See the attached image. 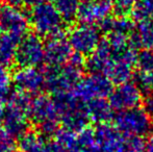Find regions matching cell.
I'll return each mask as SVG.
<instances>
[{
    "instance_id": "277c9868",
    "label": "cell",
    "mask_w": 153,
    "mask_h": 152,
    "mask_svg": "<svg viewBox=\"0 0 153 152\" xmlns=\"http://www.w3.org/2000/svg\"><path fill=\"white\" fill-rule=\"evenodd\" d=\"M82 69L69 63L62 66L46 65L43 69L46 90L52 94L72 92L82 79Z\"/></svg>"
},
{
    "instance_id": "d6a6232c",
    "label": "cell",
    "mask_w": 153,
    "mask_h": 152,
    "mask_svg": "<svg viewBox=\"0 0 153 152\" xmlns=\"http://www.w3.org/2000/svg\"><path fill=\"white\" fill-rule=\"evenodd\" d=\"M144 105H145V110L148 112L151 117H153V93L146 95V98L144 100Z\"/></svg>"
},
{
    "instance_id": "ac0fdd59",
    "label": "cell",
    "mask_w": 153,
    "mask_h": 152,
    "mask_svg": "<svg viewBox=\"0 0 153 152\" xmlns=\"http://www.w3.org/2000/svg\"><path fill=\"white\" fill-rule=\"evenodd\" d=\"M129 43L135 50L141 47L153 48V19L139 22L129 37Z\"/></svg>"
},
{
    "instance_id": "4316f807",
    "label": "cell",
    "mask_w": 153,
    "mask_h": 152,
    "mask_svg": "<svg viewBox=\"0 0 153 152\" xmlns=\"http://www.w3.org/2000/svg\"><path fill=\"white\" fill-rule=\"evenodd\" d=\"M135 66L140 72H153V49L143 48L137 53Z\"/></svg>"
},
{
    "instance_id": "9a60e30c",
    "label": "cell",
    "mask_w": 153,
    "mask_h": 152,
    "mask_svg": "<svg viewBox=\"0 0 153 152\" xmlns=\"http://www.w3.org/2000/svg\"><path fill=\"white\" fill-rule=\"evenodd\" d=\"M2 127L4 131L15 140L20 139L29 130L28 113L14 106L5 105V114Z\"/></svg>"
},
{
    "instance_id": "ba28073f",
    "label": "cell",
    "mask_w": 153,
    "mask_h": 152,
    "mask_svg": "<svg viewBox=\"0 0 153 152\" xmlns=\"http://www.w3.org/2000/svg\"><path fill=\"white\" fill-rule=\"evenodd\" d=\"M114 83L106 75L90 74L82 77L73 90V94L83 102L91 101L97 98H106L113 92Z\"/></svg>"
},
{
    "instance_id": "3957f363",
    "label": "cell",
    "mask_w": 153,
    "mask_h": 152,
    "mask_svg": "<svg viewBox=\"0 0 153 152\" xmlns=\"http://www.w3.org/2000/svg\"><path fill=\"white\" fill-rule=\"evenodd\" d=\"M28 19L36 35L47 39L62 35L67 24L59 10L49 1L32 7Z\"/></svg>"
},
{
    "instance_id": "d590c367",
    "label": "cell",
    "mask_w": 153,
    "mask_h": 152,
    "mask_svg": "<svg viewBox=\"0 0 153 152\" xmlns=\"http://www.w3.org/2000/svg\"><path fill=\"white\" fill-rule=\"evenodd\" d=\"M45 0H24V4L26 6H28V7H34V6L39 5V4H41L42 2H44Z\"/></svg>"
},
{
    "instance_id": "e575fe53",
    "label": "cell",
    "mask_w": 153,
    "mask_h": 152,
    "mask_svg": "<svg viewBox=\"0 0 153 152\" xmlns=\"http://www.w3.org/2000/svg\"><path fill=\"white\" fill-rule=\"evenodd\" d=\"M76 152H100L96 145L94 146H89V147H82V148H78Z\"/></svg>"
},
{
    "instance_id": "836d02e7",
    "label": "cell",
    "mask_w": 153,
    "mask_h": 152,
    "mask_svg": "<svg viewBox=\"0 0 153 152\" xmlns=\"http://www.w3.org/2000/svg\"><path fill=\"white\" fill-rule=\"evenodd\" d=\"M6 5L13 6V7L21 8L22 5H24V0H5Z\"/></svg>"
},
{
    "instance_id": "8992f818",
    "label": "cell",
    "mask_w": 153,
    "mask_h": 152,
    "mask_svg": "<svg viewBox=\"0 0 153 152\" xmlns=\"http://www.w3.org/2000/svg\"><path fill=\"white\" fill-rule=\"evenodd\" d=\"M45 61V43L36 33L22 38L17 49L16 62L19 68H40Z\"/></svg>"
},
{
    "instance_id": "5b68a950",
    "label": "cell",
    "mask_w": 153,
    "mask_h": 152,
    "mask_svg": "<svg viewBox=\"0 0 153 152\" xmlns=\"http://www.w3.org/2000/svg\"><path fill=\"white\" fill-rule=\"evenodd\" d=\"M114 125L123 136H144L153 130L152 117L145 108H135L118 112L114 116Z\"/></svg>"
},
{
    "instance_id": "8d00e7d4",
    "label": "cell",
    "mask_w": 153,
    "mask_h": 152,
    "mask_svg": "<svg viewBox=\"0 0 153 152\" xmlns=\"http://www.w3.org/2000/svg\"><path fill=\"white\" fill-rule=\"evenodd\" d=\"M4 114H5V104H4L3 101L0 100V127H1L2 123H3Z\"/></svg>"
},
{
    "instance_id": "cb8c5ba5",
    "label": "cell",
    "mask_w": 153,
    "mask_h": 152,
    "mask_svg": "<svg viewBox=\"0 0 153 152\" xmlns=\"http://www.w3.org/2000/svg\"><path fill=\"white\" fill-rule=\"evenodd\" d=\"M55 142L59 143L62 147L69 150L70 152H76L78 149L77 144V133L74 131L67 129V128H59V130L54 136Z\"/></svg>"
},
{
    "instance_id": "ab89813d",
    "label": "cell",
    "mask_w": 153,
    "mask_h": 152,
    "mask_svg": "<svg viewBox=\"0 0 153 152\" xmlns=\"http://www.w3.org/2000/svg\"><path fill=\"white\" fill-rule=\"evenodd\" d=\"M15 152H23V151H21V150H19V151H15Z\"/></svg>"
},
{
    "instance_id": "7c38bea8",
    "label": "cell",
    "mask_w": 153,
    "mask_h": 152,
    "mask_svg": "<svg viewBox=\"0 0 153 152\" xmlns=\"http://www.w3.org/2000/svg\"><path fill=\"white\" fill-rule=\"evenodd\" d=\"M16 90L36 96L46 90L45 76L40 68H19L13 75Z\"/></svg>"
},
{
    "instance_id": "8fae6325",
    "label": "cell",
    "mask_w": 153,
    "mask_h": 152,
    "mask_svg": "<svg viewBox=\"0 0 153 152\" xmlns=\"http://www.w3.org/2000/svg\"><path fill=\"white\" fill-rule=\"evenodd\" d=\"M115 10L114 0H80L77 19L85 24H100Z\"/></svg>"
},
{
    "instance_id": "e0dca14e",
    "label": "cell",
    "mask_w": 153,
    "mask_h": 152,
    "mask_svg": "<svg viewBox=\"0 0 153 152\" xmlns=\"http://www.w3.org/2000/svg\"><path fill=\"white\" fill-rule=\"evenodd\" d=\"M95 144L100 152H116L123 134L115 125L108 123L97 124L94 128Z\"/></svg>"
},
{
    "instance_id": "7a4b0ae2",
    "label": "cell",
    "mask_w": 153,
    "mask_h": 152,
    "mask_svg": "<svg viewBox=\"0 0 153 152\" xmlns=\"http://www.w3.org/2000/svg\"><path fill=\"white\" fill-rule=\"evenodd\" d=\"M28 116L36 131L45 138L54 136L61 128L56 105L53 98L48 95L39 94L32 98Z\"/></svg>"
},
{
    "instance_id": "7402d4cb",
    "label": "cell",
    "mask_w": 153,
    "mask_h": 152,
    "mask_svg": "<svg viewBox=\"0 0 153 152\" xmlns=\"http://www.w3.org/2000/svg\"><path fill=\"white\" fill-rule=\"evenodd\" d=\"M19 140V148L23 152H44L46 147V138L39 131L28 130Z\"/></svg>"
},
{
    "instance_id": "5bb4252c",
    "label": "cell",
    "mask_w": 153,
    "mask_h": 152,
    "mask_svg": "<svg viewBox=\"0 0 153 152\" xmlns=\"http://www.w3.org/2000/svg\"><path fill=\"white\" fill-rule=\"evenodd\" d=\"M73 50L68 38L62 35L48 38L45 43V61L47 65L62 66L69 61Z\"/></svg>"
},
{
    "instance_id": "2e32d148",
    "label": "cell",
    "mask_w": 153,
    "mask_h": 152,
    "mask_svg": "<svg viewBox=\"0 0 153 152\" xmlns=\"http://www.w3.org/2000/svg\"><path fill=\"white\" fill-rule=\"evenodd\" d=\"M113 62V51L106 39H102L97 49L89 55L85 64V68L90 74L106 75Z\"/></svg>"
},
{
    "instance_id": "52a82bcc",
    "label": "cell",
    "mask_w": 153,
    "mask_h": 152,
    "mask_svg": "<svg viewBox=\"0 0 153 152\" xmlns=\"http://www.w3.org/2000/svg\"><path fill=\"white\" fill-rule=\"evenodd\" d=\"M101 30L92 24L80 23L74 26L68 35V41L73 52L89 56L101 42Z\"/></svg>"
},
{
    "instance_id": "1f68e13d",
    "label": "cell",
    "mask_w": 153,
    "mask_h": 152,
    "mask_svg": "<svg viewBox=\"0 0 153 152\" xmlns=\"http://www.w3.org/2000/svg\"><path fill=\"white\" fill-rule=\"evenodd\" d=\"M44 152H70L64 147H62L59 143L54 142H47L46 147H45Z\"/></svg>"
},
{
    "instance_id": "74e56055",
    "label": "cell",
    "mask_w": 153,
    "mask_h": 152,
    "mask_svg": "<svg viewBox=\"0 0 153 152\" xmlns=\"http://www.w3.org/2000/svg\"><path fill=\"white\" fill-rule=\"evenodd\" d=\"M145 152H153V136H151V138L146 142Z\"/></svg>"
},
{
    "instance_id": "f35d334b",
    "label": "cell",
    "mask_w": 153,
    "mask_h": 152,
    "mask_svg": "<svg viewBox=\"0 0 153 152\" xmlns=\"http://www.w3.org/2000/svg\"><path fill=\"white\" fill-rule=\"evenodd\" d=\"M1 10H2V6H1V3H0V12H1Z\"/></svg>"
},
{
    "instance_id": "603a6c76",
    "label": "cell",
    "mask_w": 153,
    "mask_h": 152,
    "mask_svg": "<svg viewBox=\"0 0 153 152\" xmlns=\"http://www.w3.org/2000/svg\"><path fill=\"white\" fill-rule=\"evenodd\" d=\"M59 12L66 23H72L77 18L80 0H48Z\"/></svg>"
},
{
    "instance_id": "4fadbf2b",
    "label": "cell",
    "mask_w": 153,
    "mask_h": 152,
    "mask_svg": "<svg viewBox=\"0 0 153 152\" xmlns=\"http://www.w3.org/2000/svg\"><path fill=\"white\" fill-rule=\"evenodd\" d=\"M29 27L28 16L20 8L5 5L0 12V31L23 38Z\"/></svg>"
},
{
    "instance_id": "484cf974",
    "label": "cell",
    "mask_w": 153,
    "mask_h": 152,
    "mask_svg": "<svg viewBox=\"0 0 153 152\" xmlns=\"http://www.w3.org/2000/svg\"><path fill=\"white\" fill-rule=\"evenodd\" d=\"M131 15L137 22L153 19V0H139L133 6Z\"/></svg>"
},
{
    "instance_id": "ffe728a7",
    "label": "cell",
    "mask_w": 153,
    "mask_h": 152,
    "mask_svg": "<svg viewBox=\"0 0 153 152\" xmlns=\"http://www.w3.org/2000/svg\"><path fill=\"white\" fill-rule=\"evenodd\" d=\"M22 38L10 33L0 36V65L10 67L16 62V53Z\"/></svg>"
},
{
    "instance_id": "f546056e",
    "label": "cell",
    "mask_w": 153,
    "mask_h": 152,
    "mask_svg": "<svg viewBox=\"0 0 153 152\" xmlns=\"http://www.w3.org/2000/svg\"><path fill=\"white\" fill-rule=\"evenodd\" d=\"M139 0H114L115 10L118 16H127Z\"/></svg>"
},
{
    "instance_id": "d4e9b609",
    "label": "cell",
    "mask_w": 153,
    "mask_h": 152,
    "mask_svg": "<svg viewBox=\"0 0 153 152\" xmlns=\"http://www.w3.org/2000/svg\"><path fill=\"white\" fill-rule=\"evenodd\" d=\"M146 142L141 136H123L116 152H145Z\"/></svg>"
},
{
    "instance_id": "4dcf8cb0",
    "label": "cell",
    "mask_w": 153,
    "mask_h": 152,
    "mask_svg": "<svg viewBox=\"0 0 153 152\" xmlns=\"http://www.w3.org/2000/svg\"><path fill=\"white\" fill-rule=\"evenodd\" d=\"M16 150V142L4 130L0 129V152H15Z\"/></svg>"
},
{
    "instance_id": "83f0119b",
    "label": "cell",
    "mask_w": 153,
    "mask_h": 152,
    "mask_svg": "<svg viewBox=\"0 0 153 152\" xmlns=\"http://www.w3.org/2000/svg\"><path fill=\"white\" fill-rule=\"evenodd\" d=\"M13 77L10 76L7 68L0 65V100L5 102L6 98L8 97L10 90V85H12Z\"/></svg>"
},
{
    "instance_id": "f1b7e54d",
    "label": "cell",
    "mask_w": 153,
    "mask_h": 152,
    "mask_svg": "<svg viewBox=\"0 0 153 152\" xmlns=\"http://www.w3.org/2000/svg\"><path fill=\"white\" fill-rule=\"evenodd\" d=\"M134 82L145 95L153 93V72H140L135 76Z\"/></svg>"
},
{
    "instance_id": "44dd1931",
    "label": "cell",
    "mask_w": 153,
    "mask_h": 152,
    "mask_svg": "<svg viewBox=\"0 0 153 152\" xmlns=\"http://www.w3.org/2000/svg\"><path fill=\"white\" fill-rule=\"evenodd\" d=\"M100 30L108 33H122L130 36L134 30V25L127 16H118L117 18L108 17L100 24Z\"/></svg>"
},
{
    "instance_id": "30bf717a",
    "label": "cell",
    "mask_w": 153,
    "mask_h": 152,
    "mask_svg": "<svg viewBox=\"0 0 153 152\" xmlns=\"http://www.w3.org/2000/svg\"><path fill=\"white\" fill-rule=\"evenodd\" d=\"M142 91L135 82H128L118 85L108 96V101L111 108L117 112L127 110L139 108L143 101Z\"/></svg>"
},
{
    "instance_id": "6da1fadb",
    "label": "cell",
    "mask_w": 153,
    "mask_h": 152,
    "mask_svg": "<svg viewBox=\"0 0 153 152\" xmlns=\"http://www.w3.org/2000/svg\"><path fill=\"white\" fill-rule=\"evenodd\" d=\"M52 98L56 105L59 122L62 127L76 133L89 127L91 119L85 102L78 99L73 92L53 94Z\"/></svg>"
},
{
    "instance_id": "d6986e66",
    "label": "cell",
    "mask_w": 153,
    "mask_h": 152,
    "mask_svg": "<svg viewBox=\"0 0 153 152\" xmlns=\"http://www.w3.org/2000/svg\"><path fill=\"white\" fill-rule=\"evenodd\" d=\"M85 105L91 121L96 122L97 124L108 123V121L113 120L115 116L114 108L105 98L93 99L91 101L85 102Z\"/></svg>"
},
{
    "instance_id": "9c48e42d",
    "label": "cell",
    "mask_w": 153,
    "mask_h": 152,
    "mask_svg": "<svg viewBox=\"0 0 153 152\" xmlns=\"http://www.w3.org/2000/svg\"><path fill=\"white\" fill-rule=\"evenodd\" d=\"M137 59V50L133 47H128L124 51L115 54L106 76L113 83L121 85L130 81L133 76V68Z\"/></svg>"
}]
</instances>
